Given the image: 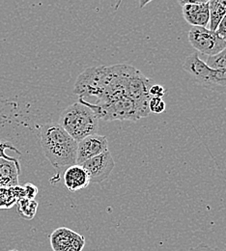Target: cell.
Masks as SVG:
<instances>
[{
    "label": "cell",
    "mask_w": 226,
    "mask_h": 251,
    "mask_svg": "<svg viewBox=\"0 0 226 251\" xmlns=\"http://www.w3.org/2000/svg\"><path fill=\"white\" fill-rule=\"evenodd\" d=\"M155 82L128 64L88 68L77 77L74 93L81 103L97 105L113 98L129 96L149 106V89Z\"/></svg>",
    "instance_id": "1"
},
{
    "label": "cell",
    "mask_w": 226,
    "mask_h": 251,
    "mask_svg": "<svg viewBox=\"0 0 226 251\" xmlns=\"http://www.w3.org/2000/svg\"><path fill=\"white\" fill-rule=\"evenodd\" d=\"M41 145L53 167L62 168L75 164L77 142L58 123L42 126Z\"/></svg>",
    "instance_id": "2"
},
{
    "label": "cell",
    "mask_w": 226,
    "mask_h": 251,
    "mask_svg": "<svg viewBox=\"0 0 226 251\" xmlns=\"http://www.w3.org/2000/svg\"><path fill=\"white\" fill-rule=\"evenodd\" d=\"M58 124L78 142L86 136L97 133L99 118L91 108L77 101L65 108Z\"/></svg>",
    "instance_id": "3"
},
{
    "label": "cell",
    "mask_w": 226,
    "mask_h": 251,
    "mask_svg": "<svg viewBox=\"0 0 226 251\" xmlns=\"http://www.w3.org/2000/svg\"><path fill=\"white\" fill-rule=\"evenodd\" d=\"M183 69L202 87L220 94H226V70L210 69L200 59L197 52L186 58Z\"/></svg>",
    "instance_id": "4"
},
{
    "label": "cell",
    "mask_w": 226,
    "mask_h": 251,
    "mask_svg": "<svg viewBox=\"0 0 226 251\" xmlns=\"http://www.w3.org/2000/svg\"><path fill=\"white\" fill-rule=\"evenodd\" d=\"M189 41L199 53L208 56L216 55L226 48V42L207 27L193 26L189 31Z\"/></svg>",
    "instance_id": "5"
},
{
    "label": "cell",
    "mask_w": 226,
    "mask_h": 251,
    "mask_svg": "<svg viewBox=\"0 0 226 251\" xmlns=\"http://www.w3.org/2000/svg\"><path fill=\"white\" fill-rule=\"evenodd\" d=\"M88 174L90 183L100 184L105 181L112 172L115 162L109 151L86 160L81 165Z\"/></svg>",
    "instance_id": "6"
},
{
    "label": "cell",
    "mask_w": 226,
    "mask_h": 251,
    "mask_svg": "<svg viewBox=\"0 0 226 251\" xmlns=\"http://www.w3.org/2000/svg\"><path fill=\"white\" fill-rule=\"evenodd\" d=\"M50 241L53 251H82L86 243L82 235L66 227L54 230Z\"/></svg>",
    "instance_id": "7"
},
{
    "label": "cell",
    "mask_w": 226,
    "mask_h": 251,
    "mask_svg": "<svg viewBox=\"0 0 226 251\" xmlns=\"http://www.w3.org/2000/svg\"><path fill=\"white\" fill-rule=\"evenodd\" d=\"M108 150L107 138L104 135L98 133L86 136L77 142L76 162L77 165H82L86 160L100 155Z\"/></svg>",
    "instance_id": "8"
},
{
    "label": "cell",
    "mask_w": 226,
    "mask_h": 251,
    "mask_svg": "<svg viewBox=\"0 0 226 251\" xmlns=\"http://www.w3.org/2000/svg\"><path fill=\"white\" fill-rule=\"evenodd\" d=\"M178 3L182 7L184 19L188 24L197 27H207L210 22L209 1H183Z\"/></svg>",
    "instance_id": "9"
},
{
    "label": "cell",
    "mask_w": 226,
    "mask_h": 251,
    "mask_svg": "<svg viewBox=\"0 0 226 251\" xmlns=\"http://www.w3.org/2000/svg\"><path fill=\"white\" fill-rule=\"evenodd\" d=\"M64 184L70 191H77L90 185L87 172L81 165L69 166L64 172Z\"/></svg>",
    "instance_id": "10"
},
{
    "label": "cell",
    "mask_w": 226,
    "mask_h": 251,
    "mask_svg": "<svg viewBox=\"0 0 226 251\" xmlns=\"http://www.w3.org/2000/svg\"><path fill=\"white\" fill-rule=\"evenodd\" d=\"M21 167L13 161L0 159V188H13L19 186Z\"/></svg>",
    "instance_id": "11"
},
{
    "label": "cell",
    "mask_w": 226,
    "mask_h": 251,
    "mask_svg": "<svg viewBox=\"0 0 226 251\" xmlns=\"http://www.w3.org/2000/svg\"><path fill=\"white\" fill-rule=\"evenodd\" d=\"M23 198H25L24 187L0 188V209H10Z\"/></svg>",
    "instance_id": "12"
},
{
    "label": "cell",
    "mask_w": 226,
    "mask_h": 251,
    "mask_svg": "<svg viewBox=\"0 0 226 251\" xmlns=\"http://www.w3.org/2000/svg\"><path fill=\"white\" fill-rule=\"evenodd\" d=\"M209 12H210V22L209 29L216 31L220 22L226 15V1L223 0H212L209 1Z\"/></svg>",
    "instance_id": "13"
},
{
    "label": "cell",
    "mask_w": 226,
    "mask_h": 251,
    "mask_svg": "<svg viewBox=\"0 0 226 251\" xmlns=\"http://www.w3.org/2000/svg\"><path fill=\"white\" fill-rule=\"evenodd\" d=\"M38 206L39 204L37 201H35V199L31 200L27 198H23L18 201L17 210L22 218L25 220H32L37 213Z\"/></svg>",
    "instance_id": "14"
},
{
    "label": "cell",
    "mask_w": 226,
    "mask_h": 251,
    "mask_svg": "<svg viewBox=\"0 0 226 251\" xmlns=\"http://www.w3.org/2000/svg\"><path fill=\"white\" fill-rule=\"evenodd\" d=\"M205 63L213 70H226V48L216 55L208 56Z\"/></svg>",
    "instance_id": "15"
},
{
    "label": "cell",
    "mask_w": 226,
    "mask_h": 251,
    "mask_svg": "<svg viewBox=\"0 0 226 251\" xmlns=\"http://www.w3.org/2000/svg\"><path fill=\"white\" fill-rule=\"evenodd\" d=\"M6 150H11V151H14V152L18 153L19 155H21V152L13 144H11L10 142L0 141V159H7V160H10V161H13V162H15L17 164V166L21 167L19 159L16 158V157H10V156L6 155V153H5Z\"/></svg>",
    "instance_id": "16"
},
{
    "label": "cell",
    "mask_w": 226,
    "mask_h": 251,
    "mask_svg": "<svg viewBox=\"0 0 226 251\" xmlns=\"http://www.w3.org/2000/svg\"><path fill=\"white\" fill-rule=\"evenodd\" d=\"M165 102L162 100V98L158 97H151L149 100V110L150 113H156L160 114L165 111Z\"/></svg>",
    "instance_id": "17"
},
{
    "label": "cell",
    "mask_w": 226,
    "mask_h": 251,
    "mask_svg": "<svg viewBox=\"0 0 226 251\" xmlns=\"http://www.w3.org/2000/svg\"><path fill=\"white\" fill-rule=\"evenodd\" d=\"M166 93V89L161 85L157 84L156 82L150 87L149 89V95L150 97H158V98H162Z\"/></svg>",
    "instance_id": "18"
},
{
    "label": "cell",
    "mask_w": 226,
    "mask_h": 251,
    "mask_svg": "<svg viewBox=\"0 0 226 251\" xmlns=\"http://www.w3.org/2000/svg\"><path fill=\"white\" fill-rule=\"evenodd\" d=\"M24 188H25V198L34 200L35 197L37 196V193H38V188L35 185H33V184L27 183V184H25L24 186Z\"/></svg>",
    "instance_id": "19"
},
{
    "label": "cell",
    "mask_w": 226,
    "mask_h": 251,
    "mask_svg": "<svg viewBox=\"0 0 226 251\" xmlns=\"http://www.w3.org/2000/svg\"><path fill=\"white\" fill-rule=\"evenodd\" d=\"M216 33L226 43V15L220 22V24L216 29Z\"/></svg>",
    "instance_id": "20"
},
{
    "label": "cell",
    "mask_w": 226,
    "mask_h": 251,
    "mask_svg": "<svg viewBox=\"0 0 226 251\" xmlns=\"http://www.w3.org/2000/svg\"><path fill=\"white\" fill-rule=\"evenodd\" d=\"M189 251H224L220 249H217V248H211L205 244H201V245H198L197 247L195 248H192Z\"/></svg>",
    "instance_id": "21"
},
{
    "label": "cell",
    "mask_w": 226,
    "mask_h": 251,
    "mask_svg": "<svg viewBox=\"0 0 226 251\" xmlns=\"http://www.w3.org/2000/svg\"><path fill=\"white\" fill-rule=\"evenodd\" d=\"M17 251V250H11V251Z\"/></svg>",
    "instance_id": "22"
}]
</instances>
